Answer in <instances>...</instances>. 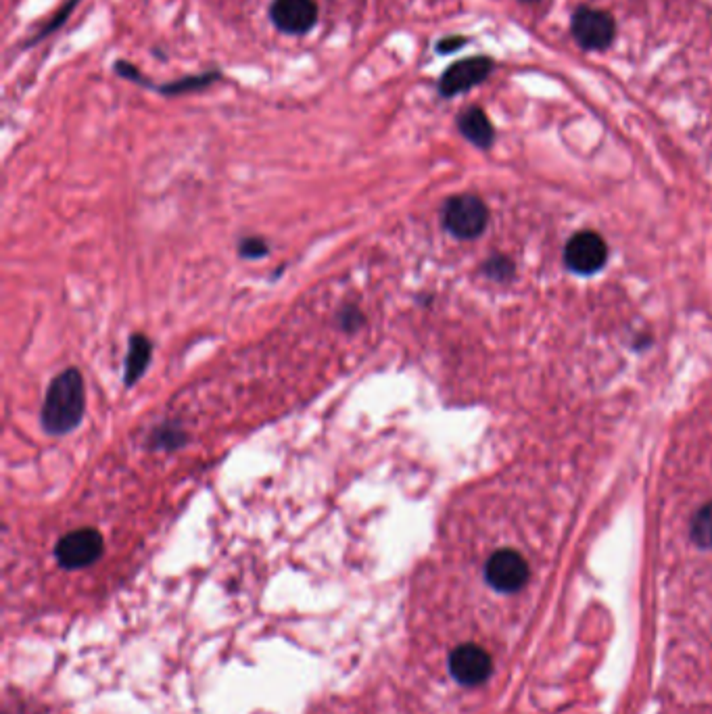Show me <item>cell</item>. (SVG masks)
<instances>
[{
  "mask_svg": "<svg viewBox=\"0 0 712 714\" xmlns=\"http://www.w3.org/2000/svg\"><path fill=\"white\" fill-rule=\"evenodd\" d=\"M84 380L78 370L61 372L46 391L42 424L51 435L71 433L84 416Z\"/></svg>",
  "mask_w": 712,
  "mask_h": 714,
  "instance_id": "cell-1",
  "label": "cell"
},
{
  "mask_svg": "<svg viewBox=\"0 0 712 714\" xmlns=\"http://www.w3.org/2000/svg\"><path fill=\"white\" fill-rule=\"evenodd\" d=\"M489 222L487 205L474 195H458L445 203L443 224L456 238H477L483 234Z\"/></svg>",
  "mask_w": 712,
  "mask_h": 714,
  "instance_id": "cell-2",
  "label": "cell"
},
{
  "mask_svg": "<svg viewBox=\"0 0 712 714\" xmlns=\"http://www.w3.org/2000/svg\"><path fill=\"white\" fill-rule=\"evenodd\" d=\"M103 535L94 529H78L59 539L55 558L63 568L76 570L97 562L103 554Z\"/></svg>",
  "mask_w": 712,
  "mask_h": 714,
  "instance_id": "cell-3",
  "label": "cell"
},
{
  "mask_svg": "<svg viewBox=\"0 0 712 714\" xmlns=\"http://www.w3.org/2000/svg\"><path fill=\"white\" fill-rule=\"evenodd\" d=\"M577 42L587 51H604L612 44L616 23L612 15L602 9L579 7L571 21Z\"/></svg>",
  "mask_w": 712,
  "mask_h": 714,
  "instance_id": "cell-4",
  "label": "cell"
},
{
  "mask_svg": "<svg viewBox=\"0 0 712 714\" xmlns=\"http://www.w3.org/2000/svg\"><path fill=\"white\" fill-rule=\"evenodd\" d=\"M487 583L502 593H514L529 581L527 560L514 550L495 552L485 566Z\"/></svg>",
  "mask_w": 712,
  "mask_h": 714,
  "instance_id": "cell-5",
  "label": "cell"
},
{
  "mask_svg": "<svg viewBox=\"0 0 712 714\" xmlns=\"http://www.w3.org/2000/svg\"><path fill=\"white\" fill-rule=\"evenodd\" d=\"M608 257V247L604 238L596 232H579L564 249L566 266L577 274H593L598 272Z\"/></svg>",
  "mask_w": 712,
  "mask_h": 714,
  "instance_id": "cell-6",
  "label": "cell"
},
{
  "mask_svg": "<svg viewBox=\"0 0 712 714\" xmlns=\"http://www.w3.org/2000/svg\"><path fill=\"white\" fill-rule=\"evenodd\" d=\"M270 19L280 32L299 36L316 26L318 7L314 0H274Z\"/></svg>",
  "mask_w": 712,
  "mask_h": 714,
  "instance_id": "cell-7",
  "label": "cell"
},
{
  "mask_svg": "<svg viewBox=\"0 0 712 714\" xmlns=\"http://www.w3.org/2000/svg\"><path fill=\"white\" fill-rule=\"evenodd\" d=\"M493 671L491 656L477 644H464L449 656V673L462 685H479Z\"/></svg>",
  "mask_w": 712,
  "mask_h": 714,
  "instance_id": "cell-8",
  "label": "cell"
},
{
  "mask_svg": "<svg viewBox=\"0 0 712 714\" xmlns=\"http://www.w3.org/2000/svg\"><path fill=\"white\" fill-rule=\"evenodd\" d=\"M493 69V61L489 57H470L454 63L439 82V92L443 97H456L460 92H466L477 84L485 82Z\"/></svg>",
  "mask_w": 712,
  "mask_h": 714,
  "instance_id": "cell-9",
  "label": "cell"
},
{
  "mask_svg": "<svg viewBox=\"0 0 712 714\" xmlns=\"http://www.w3.org/2000/svg\"><path fill=\"white\" fill-rule=\"evenodd\" d=\"M458 128L472 142V145H477L481 149L491 147L495 134H493V126L489 122V117L483 109L470 107V109L462 111L458 117Z\"/></svg>",
  "mask_w": 712,
  "mask_h": 714,
  "instance_id": "cell-10",
  "label": "cell"
},
{
  "mask_svg": "<svg viewBox=\"0 0 712 714\" xmlns=\"http://www.w3.org/2000/svg\"><path fill=\"white\" fill-rule=\"evenodd\" d=\"M151 343L147 337L136 335L130 341V351H128V360H126V383L132 385L140 378V374L145 372V368L151 362Z\"/></svg>",
  "mask_w": 712,
  "mask_h": 714,
  "instance_id": "cell-11",
  "label": "cell"
},
{
  "mask_svg": "<svg viewBox=\"0 0 712 714\" xmlns=\"http://www.w3.org/2000/svg\"><path fill=\"white\" fill-rule=\"evenodd\" d=\"M692 539L704 550H712V504L702 506L692 520Z\"/></svg>",
  "mask_w": 712,
  "mask_h": 714,
  "instance_id": "cell-12",
  "label": "cell"
},
{
  "mask_svg": "<svg viewBox=\"0 0 712 714\" xmlns=\"http://www.w3.org/2000/svg\"><path fill=\"white\" fill-rule=\"evenodd\" d=\"M220 78V74H216V71H211V74H203V76H191V78H184V80H178V82H172L168 86H161L159 92L163 94H182V92H191V90H199V88H205L209 84H213Z\"/></svg>",
  "mask_w": 712,
  "mask_h": 714,
  "instance_id": "cell-13",
  "label": "cell"
},
{
  "mask_svg": "<svg viewBox=\"0 0 712 714\" xmlns=\"http://www.w3.org/2000/svg\"><path fill=\"white\" fill-rule=\"evenodd\" d=\"M266 253H268V245L264 243V238H245L241 243V255L247 259L264 257Z\"/></svg>",
  "mask_w": 712,
  "mask_h": 714,
  "instance_id": "cell-14",
  "label": "cell"
},
{
  "mask_svg": "<svg viewBox=\"0 0 712 714\" xmlns=\"http://www.w3.org/2000/svg\"><path fill=\"white\" fill-rule=\"evenodd\" d=\"M341 324H343V328L345 330H358V328H362V324H364V316H362V312H360V309L358 307H345L343 309V314H341Z\"/></svg>",
  "mask_w": 712,
  "mask_h": 714,
  "instance_id": "cell-15",
  "label": "cell"
},
{
  "mask_svg": "<svg viewBox=\"0 0 712 714\" xmlns=\"http://www.w3.org/2000/svg\"><path fill=\"white\" fill-rule=\"evenodd\" d=\"M464 44H466V38H460V36H456V38H445V40H441V42L437 44V49H439V53H454V51H458L460 46H464Z\"/></svg>",
  "mask_w": 712,
  "mask_h": 714,
  "instance_id": "cell-16",
  "label": "cell"
}]
</instances>
